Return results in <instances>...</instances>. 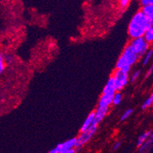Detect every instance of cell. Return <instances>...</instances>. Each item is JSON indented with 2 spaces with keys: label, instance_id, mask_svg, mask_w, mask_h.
Wrapping results in <instances>:
<instances>
[{
  "label": "cell",
  "instance_id": "cell-1",
  "mask_svg": "<svg viewBox=\"0 0 153 153\" xmlns=\"http://www.w3.org/2000/svg\"><path fill=\"white\" fill-rule=\"evenodd\" d=\"M152 27V19L142 11L136 12L132 18L128 27V34L133 38L143 37L149 28Z\"/></svg>",
  "mask_w": 153,
  "mask_h": 153
},
{
  "label": "cell",
  "instance_id": "cell-2",
  "mask_svg": "<svg viewBox=\"0 0 153 153\" xmlns=\"http://www.w3.org/2000/svg\"><path fill=\"white\" fill-rule=\"evenodd\" d=\"M140 57L133 51L130 45H127L123 50L121 56H120L117 62L116 68L117 69H122L125 72H130L131 66L136 63Z\"/></svg>",
  "mask_w": 153,
  "mask_h": 153
},
{
  "label": "cell",
  "instance_id": "cell-3",
  "mask_svg": "<svg viewBox=\"0 0 153 153\" xmlns=\"http://www.w3.org/2000/svg\"><path fill=\"white\" fill-rule=\"evenodd\" d=\"M97 128H98L97 125L92 124L88 128L87 130H85L83 132H81V134L79 135L78 138H76V146H75V149H76V152L79 151L82 148V146L85 144H86L88 142L91 140L93 135L97 131Z\"/></svg>",
  "mask_w": 153,
  "mask_h": 153
},
{
  "label": "cell",
  "instance_id": "cell-4",
  "mask_svg": "<svg viewBox=\"0 0 153 153\" xmlns=\"http://www.w3.org/2000/svg\"><path fill=\"white\" fill-rule=\"evenodd\" d=\"M129 45L140 58L144 56L149 50V43L143 37L133 38Z\"/></svg>",
  "mask_w": 153,
  "mask_h": 153
},
{
  "label": "cell",
  "instance_id": "cell-5",
  "mask_svg": "<svg viewBox=\"0 0 153 153\" xmlns=\"http://www.w3.org/2000/svg\"><path fill=\"white\" fill-rule=\"evenodd\" d=\"M113 77L115 80L116 83L117 89V91H120L122 90L125 86L127 85L128 81H129V76H128V72L122 70V69H117L115 71Z\"/></svg>",
  "mask_w": 153,
  "mask_h": 153
},
{
  "label": "cell",
  "instance_id": "cell-6",
  "mask_svg": "<svg viewBox=\"0 0 153 153\" xmlns=\"http://www.w3.org/2000/svg\"><path fill=\"white\" fill-rule=\"evenodd\" d=\"M76 138L71 139L62 143H59L54 149H53L50 153H68L71 149L75 148Z\"/></svg>",
  "mask_w": 153,
  "mask_h": 153
},
{
  "label": "cell",
  "instance_id": "cell-7",
  "mask_svg": "<svg viewBox=\"0 0 153 153\" xmlns=\"http://www.w3.org/2000/svg\"><path fill=\"white\" fill-rule=\"evenodd\" d=\"M108 111V108H105V107H100L98 106V108L95 111V116L94 118V121H93V124L97 125L98 126L102 120L105 117Z\"/></svg>",
  "mask_w": 153,
  "mask_h": 153
},
{
  "label": "cell",
  "instance_id": "cell-8",
  "mask_svg": "<svg viewBox=\"0 0 153 153\" xmlns=\"http://www.w3.org/2000/svg\"><path fill=\"white\" fill-rule=\"evenodd\" d=\"M117 91V89L115 80L114 79V77L111 76V77L108 79L107 84L105 85V86H104V89H103V94L114 95Z\"/></svg>",
  "mask_w": 153,
  "mask_h": 153
},
{
  "label": "cell",
  "instance_id": "cell-9",
  "mask_svg": "<svg viewBox=\"0 0 153 153\" xmlns=\"http://www.w3.org/2000/svg\"><path fill=\"white\" fill-rule=\"evenodd\" d=\"M113 98H114V95L103 94L98 101V106L108 108L111 104H113Z\"/></svg>",
  "mask_w": 153,
  "mask_h": 153
},
{
  "label": "cell",
  "instance_id": "cell-10",
  "mask_svg": "<svg viewBox=\"0 0 153 153\" xmlns=\"http://www.w3.org/2000/svg\"><path fill=\"white\" fill-rule=\"evenodd\" d=\"M95 116V111L94 112L90 113L88 116L87 117V118L85 119V120L83 123L81 129H80V132H83L85 130H87L88 128L91 125L93 124V121H94V118Z\"/></svg>",
  "mask_w": 153,
  "mask_h": 153
},
{
  "label": "cell",
  "instance_id": "cell-11",
  "mask_svg": "<svg viewBox=\"0 0 153 153\" xmlns=\"http://www.w3.org/2000/svg\"><path fill=\"white\" fill-rule=\"evenodd\" d=\"M150 134H151V133H150L149 131L146 132V133H143V134H142L141 136L139 137L138 141H137V146L141 147L142 146H143V145L146 143V141L148 140V138L149 137Z\"/></svg>",
  "mask_w": 153,
  "mask_h": 153
},
{
  "label": "cell",
  "instance_id": "cell-12",
  "mask_svg": "<svg viewBox=\"0 0 153 153\" xmlns=\"http://www.w3.org/2000/svg\"><path fill=\"white\" fill-rule=\"evenodd\" d=\"M141 11L148 17L152 18V16L153 15V4L142 6Z\"/></svg>",
  "mask_w": 153,
  "mask_h": 153
},
{
  "label": "cell",
  "instance_id": "cell-13",
  "mask_svg": "<svg viewBox=\"0 0 153 153\" xmlns=\"http://www.w3.org/2000/svg\"><path fill=\"white\" fill-rule=\"evenodd\" d=\"M143 37H144L145 40H146L149 44H151V43L153 42V27H152L149 28L148 30L146 31Z\"/></svg>",
  "mask_w": 153,
  "mask_h": 153
},
{
  "label": "cell",
  "instance_id": "cell-14",
  "mask_svg": "<svg viewBox=\"0 0 153 153\" xmlns=\"http://www.w3.org/2000/svg\"><path fill=\"white\" fill-rule=\"evenodd\" d=\"M122 101V94L119 92L117 91L114 94V98H113V104L114 105H118L120 104Z\"/></svg>",
  "mask_w": 153,
  "mask_h": 153
},
{
  "label": "cell",
  "instance_id": "cell-15",
  "mask_svg": "<svg viewBox=\"0 0 153 153\" xmlns=\"http://www.w3.org/2000/svg\"><path fill=\"white\" fill-rule=\"evenodd\" d=\"M152 54H153V51L152 50L150 51H147V53L145 54L144 56V58H143V65H147L149 63V62L150 61V59H152Z\"/></svg>",
  "mask_w": 153,
  "mask_h": 153
},
{
  "label": "cell",
  "instance_id": "cell-16",
  "mask_svg": "<svg viewBox=\"0 0 153 153\" xmlns=\"http://www.w3.org/2000/svg\"><path fill=\"white\" fill-rule=\"evenodd\" d=\"M153 104V93L151 94V96H150L149 98H147L146 101H145V102L143 103V105H142V109H146V108H148L149 107H150L151 105H152Z\"/></svg>",
  "mask_w": 153,
  "mask_h": 153
},
{
  "label": "cell",
  "instance_id": "cell-17",
  "mask_svg": "<svg viewBox=\"0 0 153 153\" xmlns=\"http://www.w3.org/2000/svg\"><path fill=\"white\" fill-rule=\"evenodd\" d=\"M132 113H133V110L132 109L126 110V111L123 114V115L121 116V117H120V120H121V121H123V120H125L127 119L128 117H130V115L132 114Z\"/></svg>",
  "mask_w": 153,
  "mask_h": 153
},
{
  "label": "cell",
  "instance_id": "cell-18",
  "mask_svg": "<svg viewBox=\"0 0 153 153\" xmlns=\"http://www.w3.org/2000/svg\"><path fill=\"white\" fill-rule=\"evenodd\" d=\"M131 0H119V4L120 8L122 9H126L127 6L130 5Z\"/></svg>",
  "mask_w": 153,
  "mask_h": 153
},
{
  "label": "cell",
  "instance_id": "cell-19",
  "mask_svg": "<svg viewBox=\"0 0 153 153\" xmlns=\"http://www.w3.org/2000/svg\"><path fill=\"white\" fill-rule=\"evenodd\" d=\"M140 71H136V72L133 73V76L131 77V79H130V81H131V82H135L136 80V79H138V77L140 76Z\"/></svg>",
  "mask_w": 153,
  "mask_h": 153
},
{
  "label": "cell",
  "instance_id": "cell-20",
  "mask_svg": "<svg viewBox=\"0 0 153 153\" xmlns=\"http://www.w3.org/2000/svg\"><path fill=\"white\" fill-rule=\"evenodd\" d=\"M140 4H141L142 6L153 4V0H140Z\"/></svg>",
  "mask_w": 153,
  "mask_h": 153
},
{
  "label": "cell",
  "instance_id": "cell-21",
  "mask_svg": "<svg viewBox=\"0 0 153 153\" xmlns=\"http://www.w3.org/2000/svg\"><path fill=\"white\" fill-rule=\"evenodd\" d=\"M4 68H5V64H4L3 56H2V55H1V56H0V72H3Z\"/></svg>",
  "mask_w": 153,
  "mask_h": 153
},
{
  "label": "cell",
  "instance_id": "cell-22",
  "mask_svg": "<svg viewBox=\"0 0 153 153\" xmlns=\"http://www.w3.org/2000/svg\"><path fill=\"white\" fill-rule=\"evenodd\" d=\"M120 146H121V143H120V142H117V143H116L114 144V147H113V149L114 150L119 149L120 148Z\"/></svg>",
  "mask_w": 153,
  "mask_h": 153
},
{
  "label": "cell",
  "instance_id": "cell-23",
  "mask_svg": "<svg viewBox=\"0 0 153 153\" xmlns=\"http://www.w3.org/2000/svg\"><path fill=\"white\" fill-rule=\"evenodd\" d=\"M153 70V67H151L148 70V72H146V78H148L149 76H150V75L152 74V72Z\"/></svg>",
  "mask_w": 153,
  "mask_h": 153
},
{
  "label": "cell",
  "instance_id": "cell-24",
  "mask_svg": "<svg viewBox=\"0 0 153 153\" xmlns=\"http://www.w3.org/2000/svg\"><path fill=\"white\" fill-rule=\"evenodd\" d=\"M151 19H152V27H153V15H152V16Z\"/></svg>",
  "mask_w": 153,
  "mask_h": 153
},
{
  "label": "cell",
  "instance_id": "cell-25",
  "mask_svg": "<svg viewBox=\"0 0 153 153\" xmlns=\"http://www.w3.org/2000/svg\"><path fill=\"white\" fill-rule=\"evenodd\" d=\"M152 106H153V104H152Z\"/></svg>",
  "mask_w": 153,
  "mask_h": 153
}]
</instances>
